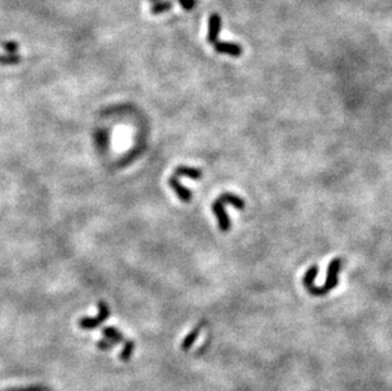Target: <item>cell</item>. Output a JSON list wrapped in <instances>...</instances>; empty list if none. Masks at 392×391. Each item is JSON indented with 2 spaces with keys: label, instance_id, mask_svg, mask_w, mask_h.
<instances>
[{
  "label": "cell",
  "instance_id": "7",
  "mask_svg": "<svg viewBox=\"0 0 392 391\" xmlns=\"http://www.w3.org/2000/svg\"><path fill=\"white\" fill-rule=\"evenodd\" d=\"M202 170H199L197 168H190V166H186V165H181L178 166L177 169L174 170V175L177 177H186V178L189 179H194V181H198V179L202 178Z\"/></svg>",
  "mask_w": 392,
  "mask_h": 391
},
{
  "label": "cell",
  "instance_id": "9",
  "mask_svg": "<svg viewBox=\"0 0 392 391\" xmlns=\"http://www.w3.org/2000/svg\"><path fill=\"white\" fill-rule=\"evenodd\" d=\"M102 333H103V335L105 337V339L111 340L112 343H122L124 340V335L121 331H118L117 329L114 327H105L103 328V330H102Z\"/></svg>",
  "mask_w": 392,
  "mask_h": 391
},
{
  "label": "cell",
  "instance_id": "3",
  "mask_svg": "<svg viewBox=\"0 0 392 391\" xmlns=\"http://www.w3.org/2000/svg\"><path fill=\"white\" fill-rule=\"evenodd\" d=\"M212 211L217 217L218 229L221 231H228L231 227V221L228 219L226 211H225V202L220 197L212 204Z\"/></svg>",
  "mask_w": 392,
  "mask_h": 391
},
{
  "label": "cell",
  "instance_id": "15",
  "mask_svg": "<svg viewBox=\"0 0 392 391\" xmlns=\"http://www.w3.org/2000/svg\"><path fill=\"white\" fill-rule=\"evenodd\" d=\"M113 346L114 343H112L111 340L108 339H102L97 343V347H98L101 350H111L112 348H113Z\"/></svg>",
  "mask_w": 392,
  "mask_h": 391
},
{
  "label": "cell",
  "instance_id": "10",
  "mask_svg": "<svg viewBox=\"0 0 392 391\" xmlns=\"http://www.w3.org/2000/svg\"><path fill=\"white\" fill-rule=\"evenodd\" d=\"M201 330H202V324H198L196 328H194L193 330L190 331V333L187 334V337L184 338V340L182 342V350H189V348L194 344V342L197 340V338H198L199 333H201Z\"/></svg>",
  "mask_w": 392,
  "mask_h": 391
},
{
  "label": "cell",
  "instance_id": "14",
  "mask_svg": "<svg viewBox=\"0 0 392 391\" xmlns=\"http://www.w3.org/2000/svg\"><path fill=\"white\" fill-rule=\"evenodd\" d=\"M0 46H1V47L4 48V51H6L8 54H16V52L19 50L18 42H16V41L1 42V45Z\"/></svg>",
  "mask_w": 392,
  "mask_h": 391
},
{
  "label": "cell",
  "instance_id": "11",
  "mask_svg": "<svg viewBox=\"0 0 392 391\" xmlns=\"http://www.w3.org/2000/svg\"><path fill=\"white\" fill-rule=\"evenodd\" d=\"M173 9V3L171 1H156L151 7L152 14H162Z\"/></svg>",
  "mask_w": 392,
  "mask_h": 391
},
{
  "label": "cell",
  "instance_id": "1",
  "mask_svg": "<svg viewBox=\"0 0 392 391\" xmlns=\"http://www.w3.org/2000/svg\"><path fill=\"white\" fill-rule=\"evenodd\" d=\"M342 258H335V259H332L330 262L329 267H328V276H326L324 286H316L315 285V280H316L317 272H319V268H317L316 264H313L312 267L309 268L304 276V286L307 289V292L311 293L312 296H323L335 288L339 282L338 274L340 268H342Z\"/></svg>",
  "mask_w": 392,
  "mask_h": 391
},
{
  "label": "cell",
  "instance_id": "2",
  "mask_svg": "<svg viewBox=\"0 0 392 391\" xmlns=\"http://www.w3.org/2000/svg\"><path fill=\"white\" fill-rule=\"evenodd\" d=\"M111 315V309L109 306L105 304L104 301H99L98 302V314L95 316H84L79 320V327L84 330H93L97 327H99L101 324H103Z\"/></svg>",
  "mask_w": 392,
  "mask_h": 391
},
{
  "label": "cell",
  "instance_id": "4",
  "mask_svg": "<svg viewBox=\"0 0 392 391\" xmlns=\"http://www.w3.org/2000/svg\"><path fill=\"white\" fill-rule=\"evenodd\" d=\"M168 182L170 188L177 193L179 200L183 201V202H189V201L192 200V197H193V192L190 191V189H188V188L183 187V185L179 182V177L173 174L170 178H169Z\"/></svg>",
  "mask_w": 392,
  "mask_h": 391
},
{
  "label": "cell",
  "instance_id": "18",
  "mask_svg": "<svg viewBox=\"0 0 392 391\" xmlns=\"http://www.w3.org/2000/svg\"><path fill=\"white\" fill-rule=\"evenodd\" d=\"M150 1H160V0H150Z\"/></svg>",
  "mask_w": 392,
  "mask_h": 391
},
{
  "label": "cell",
  "instance_id": "17",
  "mask_svg": "<svg viewBox=\"0 0 392 391\" xmlns=\"http://www.w3.org/2000/svg\"><path fill=\"white\" fill-rule=\"evenodd\" d=\"M10 391H48L46 388L42 386H31V388H23V389H14Z\"/></svg>",
  "mask_w": 392,
  "mask_h": 391
},
{
  "label": "cell",
  "instance_id": "5",
  "mask_svg": "<svg viewBox=\"0 0 392 391\" xmlns=\"http://www.w3.org/2000/svg\"><path fill=\"white\" fill-rule=\"evenodd\" d=\"M213 47L217 52L225 55H230L234 58H239L243 54V47L237 45L235 42H226V41H216L213 43Z\"/></svg>",
  "mask_w": 392,
  "mask_h": 391
},
{
  "label": "cell",
  "instance_id": "16",
  "mask_svg": "<svg viewBox=\"0 0 392 391\" xmlns=\"http://www.w3.org/2000/svg\"><path fill=\"white\" fill-rule=\"evenodd\" d=\"M178 1H179V4H181L182 7H183L186 10L193 9L197 4V0H178Z\"/></svg>",
  "mask_w": 392,
  "mask_h": 391
},
{
  "label": "cell",
  "instance_id": "12",
  "mask_svg": "<svg viewBox=\"0 0 392 391\" xmlns=\"http://www.w3.org/2000/svg\"><path fill=\"white\" fill-rule=\"evenodd\" d=\"M133 350H135V342H132V340H128V342H126V344H124V350H121L120 353V358L124 361V362H127V361H130L131 356H132Z\"/></svg>",
  "mask_w": 392,
  "mask_h": 391
},
{
  "label": "cell",
  "instance_id": "8",
  "mask_svg": "<svg viewBox=\"0 0 392 391\" xmlns=\"http://www.w3.org/2000/svg\"><path fill=\"white\" fill-rule=\"evenodd\" d=\"M220 198L224 201L225 204H230L234 207H236L237 210H244V208H245V201H244L240 196H237V194L226 192V193H222L221 196H220Z\"/></svg>",
  "mask_w": 392,
  "mask_h": 391
},
{
  "label": "cell",
  "instance_id": "13",
  "mask_svg": "<svg viewBox=\"0 0 392 391\" xmlns=\"http://www.w3.org/2000/svg\"><path fill=\"white\" fill-rule=\"evenodd\" d=\"M22 61V58L16 54L0 55V65H17Z\"/></svg>",
  "mask_w": 392,
  "mask_h": 391
},
{
  "label": "cell",
  "instance_id": "6",
  "mask_svg": "<svg viewBox=\"0 0 392 391\" xmlns=\"http://www.w3.org/2000/svg\"><path fill=\"white\" fill-rule=\"evenodd\" d=\"M221 29V17L218 14H212L208 20V35H207V40L209 43H215L217 41L218 33Z\"/></svg>",
  "mask_w": 392,
  "mask_h": 391
}]
</instances>
